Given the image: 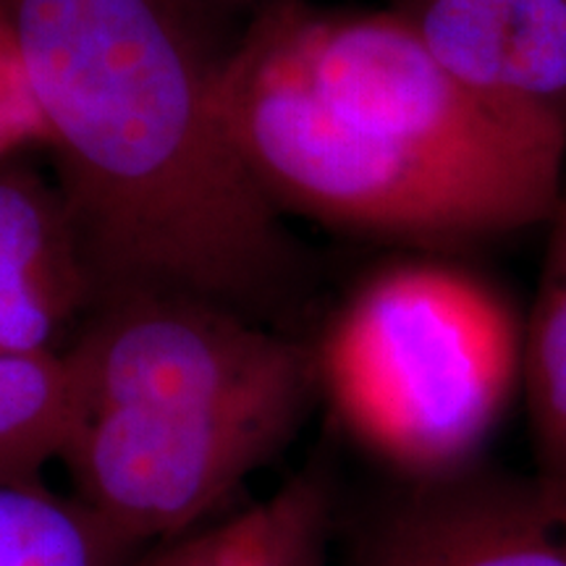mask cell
Returning a JSON list of instances; mask_svg holds the SVG:
<instances>
[{
	"label": "cell",
	"mask_w": 566,
	"mask_h": 566,
	"mask_svg": "<svg viewBox=\"0 0 566 566\" xmlns=\"http://www.w3.org/2000/svg\"><path fill=\"white\" fill-rule=\"evenodd\" d=\"M90 283L55 181L19 155L0 158V359L59 352L87 315Z\"/></svg>",
	"instance_id": "obj_8"
},
{
	"label": "cell",
	"mask_w": 566,
	"mask_h": 566,
	"mask_svg": "<svg viewBox=\"0 0 566 566\" xmlns=\"http://www.w3.org/2000/svg\"><path fill=\"white\" fill-rule=\"evenodd\" d=\"M66 352L74 499L134 548L200 527L294 441L321 394L313 338L181 294L90 307Z\"/></svg>",
	"instance_id": "obj_2"
},
{
	"label": "cell",
	"mask_w": 566,
	"mask_h": 566,
	"mask_svg": "<svg viewBox=\"0 0 566 566\" xmlns=\"http://www.w3.org/2000/svg\"><path fill=\"white\" fill-rule=\"evenodd\" d=\"M55 160L90 307L181 294L286 331L313 263L218 103L202 0H0Z\"/></svg>",
	"instance_id": "obj_1"
},
{
	"label": "cell",
	"mask_w": 566,
	"mask_h": 566,
	"mask_svg": "<svg viewBox=\"0 0 566 566\" xmlns=\"http://www.w3.org/2000/svg\"><path fill=\"white\" fill-rule=\"evenodd\" d=\"M520 391L533 436V475L566 501V184L546 221L541 275L522 323Z\"/></svg>",
	"instance_id": "obj_10"
},
{
	"label": "cell",
	"mask_w": 566,
	"mask_h": 566,
	"mask_svg": "<svg viewBox=\"0 0 566 566\" xmlns=\"http://www.w3.org/2000/svg\"><path fill=\"white\" fill-rule=\"evenodd\" d=\"M331 522V480L310 467L265 499L155 543L126 566H325Z\"/></svg>",
	"instance_id": "obj_9"
},
{
	"label": "cell",
	"mask_w": 566,
	"mask_h": 566,
	"mask_svg": "<svg viewBox=\"0 0 566 566\" xmlns=\"http://www.w3.org/2000/svg\"><path fill=\"white\" fill-rule=\"evenodd\" d=\"M139 554L74 495L0 485V566H126Z\"/></svg>",
	"instance_id": "obj_12"
},
{
	"label": "cell",
	"mask_w": 566,
	"mask_h": 566,
	"mask_svg": "<svg viewBox=\"0 0 566 566\" xmlns=\"http://www.w3.org/2000/svg\"><path fill=\"white\" fill-rule=\"evenodd\" d=\"M223 122L283 216L415 244H464L546 226L554 208L352 124L304 80L265 9L226 59Z\"/></svg>",
	"instance_id": "obj_4"
},
{
	"label": "cell",
	"mask_w": 566,
	"mask_h": 566,
	"mask_svg": "<svg viewBox=\"0 0 566 566\" xmlns=\"http://www.w3.org/2000/svg\"><path fill=\"white\" fill-rule=\"evenodd\" d=\"M32 145L45 147V124L11 19L0 3V158L19 155Z\"/></svg>",
	"instance_id": "obj_13"
},
{
	"label": "cell",
	"mask_w": 566,
	"mask_h": 566,
	"mask_svg": "<svg viewBox=\"0 0 566 566\" xmlns=\"http://www.w3.org/2000/svg\"><path fill=\"white\" fill-rule=\"evenodd\" d=\"M464 87L566 150V0H394Z\"/></svg>",
	"instance_id": "obj_7"
},
{
	"label": "cell",
	"mask_w": 566,
	"mask_h": 566,
	"mask_svg": "<svg viewBox=\"0 0 566 566\" xmlns=\"http://www.w3.org/2000/svg\"><path fill=\"white\" fill-rule=\"evenodd\" d=\"M342 566H566V501L480 462L396 478L354 525Z\"/></svg>",
	"instance_id": "obj_6"
},
{
	"label": "cell",
	"mask_w": 566,
	"mask_h": 566,
	"mask_svg": "<svg viewBox=\"0 0 566 566\" xmlns=\"http://www.w3.org/2000/svg\"><path fill=\"white\" fill-rule=\"evenodd\" d=\"M522 323L470 268L396 260L357 283L315 338L321 394L396 478L464 470L522 388Z\"/></svg>",
	"instance_id": "obj_3"
},
{
	"label": "cell",
	"mask_w": 566,
	"mask_h": 566,
	"mask_svg": "<svg viewBox=\"0 0 566 566\" xmlns=\"http://www.w3.org/2000/svg\"><path fill=\"white\" fill-rule=\"evenodd\" d=\"M202 3L212 6V9H244V6H254V9H263V6L273 3V0H202Z\"/></svg>",
	"instance_id": "obj_14"
},
{
	"label": "cell",
	"mask_w": 566,
	"mask_h": 566,
	"mask_svg": "<svg viewBox=\"0 0 566 566\" xmlns=\"http://www.w3.org/2000/svg\"><path fill=\"white\" fill-rule=\"evenodd\" d=\"M317 95L352 124L556 208L566 150L478 97L394 9L263 6Z\"/></svg>",
	"instance_id": "obj_5"
},
{
	"label": "cell",
	"mask_w": 566,
	"mask_h": 566,
	"mask_svg": "<svg viewBox=\"0 0 566 566\" xmlns=\"http://www.w3.org/2000/svg\"><path fill=\"white\" fill-rule=\"evenodd\" d=\"M76 424V380L66 352L0 359V485L40 483L61 462Z\"/></svg>",
	"instance_id": "obj_11"
}]
</instances>
